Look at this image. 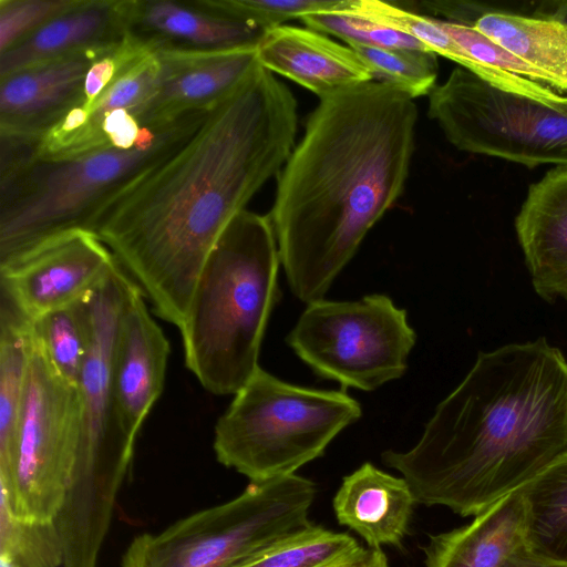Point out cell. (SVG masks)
Wrapping results in <instances>:
<instances>
[{
	"label": "cell",
	"mask_w": 567,
	"mask_h": 567,
	"mask_svg": "<svg viewBox=\"0 0 567 567\" xmlns=\"http://www.w3.org/2000/svg\"><path fill=\"white\" fill-rule=\"evenodd\" d=\"M297 123L292 93L259 64L101 215L94 233L156 316L182 328L208 255L233 218L281 172Z\"/></svg>",
	"instance_id": "1"
},
{
	"label": "cell",
	"mask_w": 567,
	"mask_h": 567,
	"mask_svg": "<svg viewBox=\"0 0 567 567\" xmlns=\"http://www.w3.org/2000/svg\"><path fill=\"white\" fill-rule=\"evenodd\" d=\"M413 99L378 81L320 99L279 173L269 218L290 290L323 299L401 195L414 150Z\"/></svg>",
	"instance_id": "2"
},
{
	"label": "cell",
	"mask_w": 567,
	"mask_h": 567,
	"mask_svg": "<svg viewBox=\"0 0 567 567\" xmlns=\"http://www.w3.org/2000/svg\"><path fill=\"white\" fill-rule=\"evenodd\" d=\"M567 455V360L544 338L481 352L409 451L383 463L417 503L476 516Z\"/></svg>",
	"instance_id": "3"
},
{
	"label": "cell",
	"mask_w": 567,
	"mask_h": 567,
	"mask_svg": "<svg viewBox=\"0 0 567 567\" xmlns=\"http://www.w3.org/2000/svg\"><path fill=\"white\" fill-rule=\"evenodd\" d=\"M207 111L146 126L132 147H106L63 159L35 156L37 145L0 143V261L59 234L94 227L101 215L203 123Z\"/></svg>",
	"instance_id": "4"
},
{
	"label": "cell",
	"mask_w": 567,
	"mask_h": 567,
	"mask_svg": "<svg viewBox=\"0 0 567 567\" xmlns=\"http://www.w3.org/2000/svg\"><path fill=\"white\" fill-rule=\"evenodd\" d=\"M280 258L269 215L243 210L208 255L179 329L185 364L216 395L252 378L274 306Z\"/></svg>",
	"instance_id": "5"
},
{
	"label": "cell",
	"mask_w": 567,
	"mask_h": 567,
	"mask_svg": "<svg viewBox=\"0 0 567 567\" xmlns=\"http://www.w3.org/2000/svg\"><path fill=\"white\" fill-rule=\"evenodd\" d=\"M133 279L117 264L86 297L90 344L79 394L81 436L71 483L54 523L62 567H97L135 441L120 416L114 386L117 333Z\"/></svg>",
	"instance_id": "6"
},
{
	"label": "cell",
	"mask_w": 567,
	"mask_h": 567,
	"mask_svg": "<svg viewBox=\"0 0 567 567\" xmlns=\"http://www.w3.org/2000/svg\"><path fill=\"white\" fill-rule=\"evenodd\" d=\"M362 414L346 390L284 382L260 367L215 425L217 461L262 482L296 474Z\"/></svg>",
	"instance_id": "7"
},
{
	"label": "cell",
	"mask_w": 567,
	"mask_h": 567,
	"mask_svg": "<svg viewBox=\"0 0 567 567\" xmlns=\"http://www.w3.org/2000/svg\"><path fill=\"white\" fill-rule=\"evenodd\" d=\"M316 492L297 474L250 482L228 502L135 536L121 567H231L310 527Z\"/></svg>",
	"instance_id": "8"
},
{
	"label": "cell",
	"mask_w": 567,
	"mask_h": 567,
	"mask_svg": "<svg viewBox=\"0 0 567 567\" xmlns=\"http://www.w3.org/2000/svg\"><path fill=\"white\" fill-rule=\"evenodd\" d=\"M429 116L461 151L530 168L567 166V101L516 94L461 66L429 93Z\"/></svg>",
	"instance_id": "9"
},
{
	"label": "cell",
	"mask_w": 567,
	"mask_h": 567,
	"mask_svg": "<svg viewBox=\"0 0 567 567\" xmlns=\"http://www.w3.org/2000/svg\"><path fill=\"white\" fill-rule=\"evenodd\" d=\"M80 436L79 388L55 370L31 326L12 475L8 483L0 481L18 517L55 519L71 483Z\"/></svg>",
	"instance_id": "10"
},
{
	"label": "cell",
	"mask_w": 567,
	"mask_h": 567,
	"mask_svg": "<svg viewBox=\"0 0 567 567\" xmlns=\"http://www.w3.org/2000/svg\"><path fill=\"white\" fill-rule=\"evenodd\" d=\"M416 341L406 311L385 295L308 303L288 346L320 378L372 391L401 378Z\"/></svg>",
	"instance_id": "11"
},
{
	"label": "cell",
	"mask_w": 567,
	"mask_h": 567,
	"mask_svg": "<svg viewBox=\"0 0 567 567\" xmlns=\"http://www.w3.org/2000/svg\"><path fill=\"white\" fill-rule=\"evenodd\" d=\"M117 264L94 231H65L0 261L1 296L33 321L86 298Z\"/></svg>",
	"instance_id": "12"
},
{
	"label": "cell",
	"mask_w": 567,
	"mask_h": 567,
	"mask_svg": "<svg viewBox=\"0 0 567 567\" xmlns=\"http://www.w3.org/2000/svg\"><path fill=\"white\" fill-rule=\"evenodd\" d=\"M156 54L159 72L152 96L137 115L142 126L212 109L260 64L257 47L216 51L163 50Z\"/></svg>",
	"instance_id": "13"
},
{
	"label": "cell",
	"mask_w": 567,
	"mask_h": 567,
	"mask_svg": "<svg viewBox=\"0 0 567 567\" xmlns=\"http://www.w3.org/2000/svg\"><path fill=\"white\" fill-rule=\"evenodd\" d=\"M116 47L82 50L0 78V135L40 141L80 105L91 65Z\"/></svg>",
	"instance_id": "14"
},
{
	"label": "cell",
	"mask_w": 567,
	"mask_h": 567,
	"mask_svg": "<svg viewBox=\"0 0 567 567\" xmlns=\"http://www.w3.org/2000/svg\"><path fill=\"white\" fill-rule=\"evenodd\" d=\"M124 12L127 35L154 52L257 47L267 32L209 0H124Z\"/></svg>",
	"instance_id": "15"
},
{
	"label": "cell",
	"mask_w": 567,
	"mask_h": 567,
	"mask_svg": "<svg viewBox=\"0 0 567 567\" xmlns=\"http://www.w3.org/2000/svg\"><path fill=\"white\" fill-rule=\"evenodd\" d=\"M168 354L169 342L133 281L118 327L114 386L122 424L134 441L163 391Z\"/></svg>",
	"instance_id": "16"
},
{
	"label": "cell",
	"mask_w": 567,
	"mask_h": 567,
	"mask_svg": "<svg viewBox=\"0 0 567 567\" xmlns=\"http://www.w3.org/2000/svg\"><path fill=\"white\" fill-rule=\"evenodd\" d=\"M258 61L319 99L373 81V75L351 47L320 32L280 25L268 30L257 45Z\"/></svg>",
	"instance_id": "17"
},
{
	"label": "cell",
	"mask_w": 567,
	"mask_h": 567,
	"mask_svg": "<svg viewBox=\"0 0 567 567\" xmlns=\"http://www.w3.org/2000/svg\"><path fill=\"white\" fill-rule=\"evenodd\" d=\"M515 228L536 292L567 300V166L529 186Z\"/></svg>",
	"instance_id": "18"
},
{
	"label": "cell",
	"mask_w": 567,
	"mask_h": 567,
	"mask_svg": "<svg viewBox=\"0 0 567 567\" xmlns=\"http://www.w3.org/2000/svg\"><path fill=\"white\" fill-rule=\"evenodd\" d=\"M126 37L124 0H78L0 53V78L82 50L113 48Z\"/></svg>",
	"instance_id": "19"
},
{
	"label": "cell",
	"mask_w": 567,
	"mask_h": 567,
	"mask_svg": "<svg viewBox=\"0 0 567 567\" xmlns=\"http://www.w3.org/2000/svg\"><path fill=\"white\" fill-rule=\"evenodd\" d=\"M416 501L409 483L367 462L343 477L333 497L340 525L359 534L370 548L400 546Z\"/></svg>",
	"instance_id": "20"
},
{
	"label": "cell",
	"mask_w": 567,
	"mask_h": 567,
	"mask_svg": "<svg viewBox=\"0 0 567 567\" xmlns=\"http://www.w3.org/2000/svg\"><path fill=\"white\" fill-rule=\"evenodd\" d=\"M158 72L156 52L148 51L133 60L90 109L74 107L43 135L37 145V157L63 159L104 148L100 137L104 120L120 110L131 111L137 117L154 92Z\"/></svg>",
	"instance_id": "21"
},
{
	"label": "cell",
	"mask_w": 567,
	"mask_h": 567,
	"mask_svg": "<svg viewBox=\"0 0 567 567\" xmlns=\"http://www.w3.org/2000/svg\"><path fill=\"white\" fill-rule=\"evenodd\" d=\"M474 517L465 526L430 537L426 567H499L525 544L526 509L518 489Z\"/></svg>",
	"instance_id": "22"
},
{
	"label": "cell",
	"mask_w": 567,
	"mask_h": 567,
	"mask_svg": "<svg viewBox=\"0 0 567 567\" xmlns=\"http://www.w3.org/2000/svg\"><path fill=\"white\" fill-rule=\"evenodd\" d=\"M474 28L567 93V27L547 18L491 10Z\"/></svg>",
	"instance_id": "23"
},
{
	"label": "cell",
	"mask_w": 567,
	"mask_h": 567,
	"mask_svg": "<svg viewBox=\"0 0 567 567\" xmlns=\"http://www.w3.org/2000/svg\"><path fill=\"white\" fill-rule=\"evenodd\" d=\"M31 321L1 296L0 305V481L12 475L14 437L27 379Z\"/></svg>",
	"instance_id": "24"
},
{
	"label": "cell",
	"mask_w": 567,
	"mask_h": 567,
	"mask_svg": "<svg viewBox=\"0 0 567 567\" xmlns=\"http://www.w3.org/2000/svg\"><path fill=\"white\" fill-rule=\"evenodd\" d=\"M526 509L525 544L567 564V455L518 489Z\"/></svg>",
	"instance_id": "25"
},
{
	"label": "cell",
	"mask_w": 567,
	"mask_h": 567,
	"mask_svg": "<svg viewBox=\"0 0 567 567\" xmlns=\"http://www.w3.org/2000/svg\"><path fill=\"white\" fill-rule=\"evenodd\" d=\"M354 8L384 25L415 38L436 55H442L458 63L462 68L501 89L513 93H522L525 90V81L522 78L488 69L468 56L443 30L439 19L408 11L393 3L379 0H354Z\"/></svg>",
	"instance_id": "26"
},
{
	"label": "cell",
	"mask_w": 567,
	"mask_h": 567,
	"mask_svg": "<svg viewBox=\"0 0 567 567\" xmlns=\"http://www.w3.org/2000/svg\"><path fill=\"white\" fill-rule=\"evenodd\" d=\"M363 549L349 534L312 524L231 567H338Z\"/></svg>",
	"instance_id": "27"
},
{
	"label": "cell",
	"mask_w": 567,
	"mask_h": 567,
	"mask_svg": "<svg viewBox=\"0 0 567 567\" xmlns=\"http://www.w3.org/2000/svg\"><path fill=\"white\" fill-rule=\"evenodd\" d=\"M31 326L55 370L79 388L90 344L86 298L51 311Z\"/></svg>",
	"instance_id": "28"
},
{
	"label": "cell",
	"mask_w": 567,
	"mask_h": 567,
	"mask_svg": "<svg viewBox=\"0 0 567 567\" xmlns=\"http://www.w3.org/2000/svg\"><path fill=\"white\" fill-rule=\"evenodd\" d=\"M0 556L16 567H62L64 551L54 520L18 517L0 488Z\"/></svg>",
	"instance_id": "29"
},
{
	"label": "cell",
	"mask_w": 567,
	"mask_h": 567,
	"mask_svg": "<svg viewBox=\"0 0 567 567\" xmlns=\"http://www.w3.org/2000/svg\"><path fill=\"white\" fill-rule=\"evenodd\" d=\"M378 82L389 84L412 99L429 95L437 76L436 54L431 51L351 47Z\"/></svg>",
	"instance_id": "30"
},
{
	"label": "cell",
	"mask_w": 567,
	"mask_h": 567,
	"mask_svg": "<svg viewBox=\"0 0 567 567\" xmlns=\"http://www.w3.org/2000/svg\"><path fill=\"white\" fill-rule=\"evenodd\" d=\"M308 29L340 38L349 44L382 49L430 51L415 38L384 25L354 8L306 14L300 19Z\"/></svg>",
	"instance_id": "31"
},
{
	"label": "cell",
	"mask_w": 567,
	"mask_h": 567,
	"mask_svg": "<svg viewBox=\"0 0 567 567\" xmlns=\"http://www.w3.org/2000/svg\"><path fill=\"white\" fill-rule=\"evenodd\" d=\"M218 10L249 21L264 30L306 14L346 10L352 0H209Z\"/></svg>",
	"instance_id": "32"
},
{
	"label": "cell",
	"mask_w": 567,
	"mask_h": 567,
	"mask_svg": "<svg viewBox=\"0 0 567 567\" xmlns=\"http://www.w3.org/2000/svg\"><path fill=\"white\" fill-rule=\"evenodd\" d=\"M439 22L443 30L477 63L507 75L520 76L553 87L548 76L529 66L474 27L443 20Z\"/></svg>",
	"instance_id": "33"
},
{
	"label": "cell",
	"mask_w": 567,
	"mask_h": 567,
	"mask_svg": "<svg viewBox=\"0 0 567 567\" xmlns=\"http://www.w3.org/2000/svg\"><path fill=\"white\" fill-rule=\"evenodd\" d=\"M76 2L78 0H0V53Z\"/></svg>",
	"instance_id": "34"
},
{
	"label": "cell",
	"mask_w": 567,
	"mask_h": 567,
	"mask_svg": "<svg viewBox=\"0 0 567 567\" xmlns=\"http://www.w3.org/2000/svg\"><path fill=\"white\" fill-rule=\"evenodd\" d=\"M429 11L450 19V22L474 27L477 19L492 9L481 8L480 4L456 1L423 2Z\"/></svg>",
	"instance_id": "35"
},
{
	"label": "cell",
	"mask_w": 567,
	"mask_h": 567,
	"mask_svg": "<svg viewBox=\"0 0 567 567\" xmlns=\"http://www.w3.org/2000/svg\"><path fill=\"white\" fill-rule=\"evenodd\" d=\"M499 567H567V564L545 558L524 544L514 550Z\"/></svg>",
	"instance_id": "36"
},
{
	"label": "cell",
	"mask_w": 567,
	"mask_h": 567,
	"mask_svg": "<svg viewBox=\"0 0 567 567\" xmlns=\"http://www.w3.org/2000/svg\"><path fill=\"white\" fill-rule=\"evenodd\" d=\"M338 567H388V560L381 548L369 547Z\"/></svg>",
	"instance_id": "37"
},
{
	"label": "cell",
	"mask_w": 567,
	"mask_h": 567,
	"mask_svg": "<svg viewBox=\"0 0 567 567\" xmlns=\"http://www.w3.org/2000/svg\"><path fill=\"white\" fill-rule=\"evenodd\" d=\"M540 18H547L560 22L567 27V1L545 2L538 9Z\"/></svg>",
	"instance_id": "38"
},
{
	"label": "cell",
	"mask_w": 567,
	"mask_h": 567,
	"mask_svg": "<svg viewBox=\"0 0 567 567\" xmlns=\"http://www.w3.org/2000/svg\"><path fill=\"white\" fill-rule=\"evenodd\" d=\"M0 567H16L8 558L0 556Z\"/></svg>",
	"instance_id": "39"
}]
</instances>
